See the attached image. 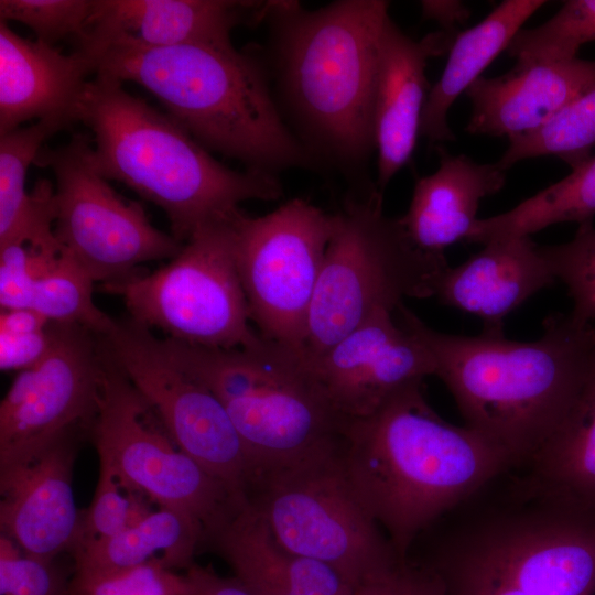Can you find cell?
Instances as JSON below:
<instances>
[{
    "mask_svg": "<svg viewBox=\"0 0 595 595\" xmlns=\"http://www.w3.org/2000/svg\"><path fill=\"white\" fill-rule=\"evenodd\" d=\"M48 561L23 553L7 536L0 537L1 595H68L69 581Z\"/></svg>",
    "mask_w": 595,
    "mask_h": 595,
    "instance_id": "36",
    "label": "cell"
},
{
    "mask_svg": "<svg viewBox=\"0 0 595 595\" xmlns=\"http://www.w3.org/2000/svg\"><path fill=\"white\" fill-rule=\"evenodd\" d=\"M457 33L434 32L416 41L390 15L382 25L374 112L376 187L382 195L392 177L410 161L420 136L430 90L426 62L448 52Z\"/></svg>",
    "mask_w": 595,
    "mask_h": 595,
    "instance_id": "18",
    "label": "cell"
},
{
    "mask_svg": "<svg viewBox=\"0 0 595 595\" xmlns=\"http://www.w3.org/2000/svg\"><path fill=\"white\" fill-rule=\"evenodd\" d=\"M93 63L14 33L0 21V136L31 119L77 122L79 99Z\"/></svg>",
    "mask_w": 595,
    "mask_h": 595,
    "instance_id": "20",
    "label": "cell"
},
{
    "mask_svg": "<svg viewBox=\"0 0 595 595\" xmlns=\"http://www.w3.org/2000/svg\"><path fill=\"white\" fill-rule=\"evenodd\" d=\"M556 280L563 282L573 301L571 314L595 324V227L578 226L567 242L540 246Z\"/></svg>",
    "mask_w": 595,
    "mask_h": 595,
    "instance_id": "33",
    "label": "cell"
},
{
    "mask_svg": "<svg viewBox=\"0 0 595 595\" xmlns=\"http://www.w3.org/2000/svg\"><path fill=\"white\" fill-rule=\"evenodd\" d=\"M52 322L47 326L25 332H0V368L23 370L35 365L52 342Z\"/></svg>",
    "mask_w": 595,
    "mask_h": 595,
    "instance_id": "39",
    "label": "cell"
},
{
    "mask_svg": "<svg viewBox=\"0 0 595 595\" xmlns=\"http://www.w3.org/2000/svg\"><path fill=\"white\" fill-rule=\"evenodd\" d=\"M544 4L543 0H505L476 25L456 34L443 73L429 90L421 118V137L433 143L455 140L447 122L452 105L483 76L524 22Z\"/></svg>",
    "mask_w": 595,
    "mask_h": 595,
    "instance_id": "25",
    "label": "cell"
},
{
    "mask_svg": "<svg viewBox=\"0 0 595 595\" xmlns=\"http://www.w3.org/2000/svg\"><path fill=\"white\" fill-rule=\"evenodd\" d=\"M68 595H192L185 574L153 562L109 573L74 572Z\"/></svg>",
    "mask_w": 595,
    "mask_h": 595,
    "instance_id": "34",
    "label": "cell"
},
{
    "mask_svg": "<svg viewBox=\"0 0 595 595\" xmlns=\"http://www.w3.org/2000/svg\"><path fill=\"white\" fill-rule=\"evenodd\" d=\"M595 41V0H569L548 21L521 29L507 47L516 63L564 61L577 57Z\"/></svg>",
    "mask_w": 595,
    "mask_h": 595,
    "instance_id": "31",
    "label": "cell"
},
{
    "mask_svg": "<svg viewBox=\"0 0 595 595\" xmlns=\"http://www.w3.org/2000/svg\"><path fill=\"white\" fill-rule=\"evenodd\" d=\"M398 323L429 350L465 425L528 464L567 413L595 360V324L552 314L531 342L446 334L400 304Z\"/></svg>",
    "mask_w": 595,
    "mask_h": 595,
    "instance_id": "2",
    "label": "cell"
},
{
    "mask_svg": "<svg viewBox=\"0 0 595 595\" xmlns=\"http://www.w3.org/2000/svg\"><path fill=\"white\" fill-rule=\"evenodd\" d=\"M84 430L71 431L31 458L0 467L1 534L35 558L54 561L77 545L82 511L73 470Z\"/></svg>",
    "mask_w": 595,
    "mask_h": 595,
    "instance_id": "16",
    "label": "cell"
},
{
    "mask_svg": "<svg viewBox=\"0 0 595 595\" xmlns=\"http://www.w3.org/2000/svg\"><path fill=\"white\" fill-rule=\"evenodd\" d=\"M335 214L309 312L304 355L316 357L381 311L407 298L435 296L450 267L444 253L419 248L377 190L349 195Z\"/></svg>",
    "mask_w": 595,
    "mask_h": 595,
    "instance_id": "7",
    "label": "cell"
},
{
    "mask_svg": "<svg viewBox=\"0 0 595 595\" xmlns=\"http://www.w3.org/2000/svg\"><path fill=\"white\" fill-rule=\"evenodd\" d=\"M305 359L331 405L349 419L372 414L402 389L435 375L429 350L389 311Z\"/></svg>",
    "mask_w": 595,
    "mask_h": 595,
    "instance_id": "15",
    "label": "cell"
},
{
    "mask_svg": "<svg viewBox=\"0 0 595 595\" xmlns=\"http://www.w3.org/2000/svg\"><path fill=\"white\" fill-rule=\"evenodd\" d=\"M556 281L530 236L493 239L457 267H448L435 296L483 321V332L502 334L505 317Z\"/></svg>",
    "mask_w": 595,
    "mask_h": 595,
    "instance_id": "21",
    "label": "cell"
},
{
    "mask_svg": "<svg viewBox=\"0 0 595 595\" xmlns=\"http://www.w3.org/2000/svg\"><path fill=\"white\" fill-rule=\"evenodd\" d=\"M162 340L171 358L226 408L251 476L342 439L348 418L331 405L304 354L266 338L257 347L235 349Z\"/></svg>",
    "mask_w": 595,
    "mask_h": 595,
    "instance_id": "6",
    "label": "cell"
},
{
    "mask_svg": "<svg viewBox=\"0 0 595 595\" xmlns=\"http://www.w3.org/2000/svg\"><path fill=\"white\" fill-rule=\"evenodd\" d=\"M234 217L197 230L154 272L100 288L122 299L132 321L166 338L208 348L259 346L264 338L249 325L235 257Z\"/></svg>",
    "mask_w": 595,
    "mask_h": 595,
    "instance_id": "9",
    "label": "cell"
},
{
    "mask_svg": "<svg viewBox=\"0 0 595 595\" xmlns=\"http://www.w3.org/2000/svg\"><path fill=\"white\" fill-rule=\"evenodd\" d=\"M35 281L28 244L0 248L1 311L30 309Z\"/></svg>",
    "mask_w": 595,
    "mask_h": 595,
    "instance_id": "38",
    "label": "cell"
},
{
    "mask_svg": "<svg viewBox=\"0 0 595 595\" xmlns=\"http://www.w3.org/2000/svg\"><path fill=\"white\" fill-rule=\"evenodd\" d=\"M95 74L149 90L208 151L274 175L315 169L316 161L286 125L266 65L234 45L142 48L108 45L84 54Z\"/></svg>",
    "mask_w": 595,
    "mask_h": 595,
    "instance_id": "4",
    "label": "cell"
},
{
    "mask_svg": "<svg viewBox=\"0 0 595 595\" xmlns=\"http://www.w3.org/2000/svg\"><path fill=\"white\" fill-rule=\"evenodd\" d=\"M94 282L68 253L61 250L51 271L35 281L30 309L50 322L76 324L106 335L115 318L95 304Z\"/></svg>",
    "mask_w": 595,
    "mask_h": 595,
    "instance_id": "30",
    "label": "cell"
},
{
    "mask_svg": "<svg viewBox=\"0 0 595 595\" xmlns=\"http://www.w3.org/2000/svg\"><path fill=\"white\" fill-rule=\"evenodd\" d=\"M422 18L439 23L442 31L457 33V28L470 17V10L463 1L423 0L420 2Z\"/></svg>",
    "mask_w": 595,
    "mask_h": 595,
    "instance_id": "41",
    "label": "cell"
},
{
    "mask_svg": "<svg viewBox=\"0 0 595 595\" xmlns=\"http://www.w3.org/2000/svg\"><path fill=\"white\" fill-rule=\"evenodd\" d=\"M523 466L550 493L595 509V360L558 429Z\"/></svg>",
    "mask_w": 595,
    "mask_h": 595,
    "instance_id": "27",
    "label": "cell"
},
{
    "mask_svg": "<svg viewBox=\"0 0 595 595\" xmlns=\"http://www.w3.org/2000/svg\"><path fill=\"white\" fill-rule=\"evenodd\" d=\"M340 452L356 496L401 559L439 518L516 466L476 431L440 416L423 382L368 416L348 418Z\"/></svg>",
    "mask_w": 595,
    "mask_h": 595,
    "instance_id": "3",
    "label": "cell"
},
{
    "mask_svg": "<svg viewBox=\"0 0 595 595\" xmlns=\"http://www.w3.org/2000/svg\"><path fill=\"white\" fill-rule=\"evenodd\" d=\"M445 595H508L502 592L465 583H455L444 586Z\"/></svg>",
    "mask_w": 595,
    "mask_h": 595,
    "instance_id": "42",
    "label": "cell"
},
{
    "mask_svg": "<svg viewBox=\"0 0 595 595\" xmlns=\"http://www.w3.org/2000/svg\"><path fill=\"white\" fill-rule=\"evenodd\" d=\"M68 126L58 120H37L0 136V248L28 244L35 249L60 253L54 235L55 190L48 180L25 188L29 166L44 142Z\"/></svg>",
    "mask_w": 595,
    "mask_h": 595,
    "instance_id": "24",
    "label": "cell"
},
{
    "mask_svg": "<svg viewBox=\"0 0 595 595\" xmlns=\"http://www.w3.org/2000/svg\"><path fill=\"white\" fill-rule=\"evenodd\" d=\"M266 8L267 1L94 0L75 50L87 54L108 45L229 46L231 31L263 21Z\"/></svg>",
    "mask_w": 595,
    "mask_h": 595,
    "instance_id": "17",
    "label": "cell"
},
{
    "mask_svg": "<svg viewBox=\"0 0 595 595\" xmlns=\"http://www.w3.org/2000/svg\"><path fill=\"white\" fill-rule=\"evenodd\" d=\"M204 539V528L196 519L159 507L118 534L74 550V572L109 573L153 562L187 570Z\"/></svg>",
    "mask_w": 595,
    "mask_h": 595,
    "instance_id": "26",
    "label": "cell"
},
{
    "mask_svg": "<svg viewBox=\"0 0 595 595\" xmlns=\"http://www.w3.org/2000/svg\"><path fill=\"white\" fill-rule=\"evenodd\" d=\"M353 595H445L441 577L409 558L354 587Z\"/></svg>",
    "mask_w": 595,
    "mask_h": 595,
    "instance_id": "37",
    "label": "cell"
},
{
    "mask_svg": "<svg viewBox=\"0 0 595 595\" xmlns=\"http://www.w3.org/2000/svg\"><path fill=\"white\" fill-rule=\"evenodd\" d=\"M595 216V155L564 178L522 201L511 209L478 218L466 241L486 244L510 236H530L551 225L592 223Z\"/></svg>",
    "mask_w": 595,
    "mask_h": 595,
    "instance_id": "28",
    "label": "cell"
},
{
    "mask_svg": "<svg viewBox=\"0 0 595 595\" xmlns=\"http://www.w3.org/2000/svg\"><path fill=\"white\" fill-rule=\"evenodd\" d=\"M45 355L19 371L0 403V467L31 458L60 436L90 431L104 376L102 336L52 322Z\"/></svg>",
    "mask_w": 595,
    "mask_h": 595,
    "instance_id": "14",
    "label": "cell"
},
{
    "mask_svg": "<svg viewBox=\"0 0 595 595\" xmlns=\"http://www.w3.org/2000/svg\"><path fill=\"white\" fill-rule=\"evenodd\" d=\"M102 336L118 367L175 444L246 499L251 466L221 401L171 358L161 338L130 317L115 320Z\"/></svg>",
    "mask_w": 595,
    "mask_h": 595,
    "instance_id": "13",
    "label": "cell"
},
{
    "mask_svg": "<svg viewBox=\"0 0 595 595\" xmlns=\"http://www.w3.org/2000/svg\"><path fill=\"white\" fill-rule=\"evenodd\" d=\"M439 167L414 184L407 213L399 217L411 240L422 250L444 249L466 240L477 221L479 203L505 186L498 162L478 163L465 154L439 148Z\"/></svg>",
    "mask_w": 595,
    "mask_h": 595,
    "instance_id": "23",
    "label": "cell"
},
{
    "mask_svg": "<svg viewBox=\"0 0 595 595\" xmlns=\"http://www.w3.org/2000/svg\"><path fill=\"white\" fill-rule=\"evenodd\" d=\"M185 575L192 595H252L236 577H223L212 566L193 563Z\"/></svg>",
    "mask_w": 595,
    "mask_h": 595,
    "instance_id": "40",
    "label": "cell"
},
{
    "mask_svg": "<svg viewBox=\"0 0 595 595\" xmlns=\"http://www.w3.org/2000/svg\"><path fill=\"white\" fill-rule=\"evenodd\" d=\"M76 118L91 131L97 172L160 207L181 244L207 225L231 219L246 201L283 195L277 176L226 166L166 112L113 77L94 74Z\"/></svg>",
    "mask_w": 595,
    "mask_h": 595,
    "instance_id": "5",
    "label": "cell"
},
{
    "mask_svg": "<svg viewBox=\"0 0 595 595\" xmlns=\"http://www.w3.org/2000/svg\"><path fill=\"white\" fill-rule=\"evenodd\" d=\"M340 442L253 473L246 499L280 545L326 564L355 587L402 559L356 496Z\"/></svg>",
    "mask_w": 595,
    "mask_h": 595,
    "instance_id": "8",
    "label": "cell"
},
{
    "mask_svg": "<svg viewBox=\"0 0 595 595\" xmlns=\"http://www.w3.org/2000/svg\"><path fill=\"white\" fill-rule=\"evenodd\" d=\"M99 469L93 500L82 511L80 532L74 550L89 542L109 539L152 511L149 498L125 486L109 466L100 464Z\"/></svg>",
    "mask_w": 595,
    "mask_h": 595,
    "instance_id": "32",
    "label": "cell"
},
{
    "mask_svg": "<svg viewBox=\"0 0 595 595\" xmlns=\"http://www.w3.org/2000/svg\"><path fill=\"white\" fill-rule=\"evenodd\" d=\"M91 151V137L76 132L62 145L43 148L34 161L55 176L54 235L61 249L101 284L126 280L145 262L175 257L183 244L155 228L139 202L109 185Z\"/></svg>",
    "mask_w": 595,
    "mask_h": 595,
    "instance_id": "11",
    "label": "cell"
},
{
    "mask_svg": "<svg viewBox=\"0 0 595 595\" xmlns=\"http://www.w3.org/2000/svg\"><path fill=\"white\" fill-rule=\"evenodd\" d=\"M383 0H338L318 9L268 1L270 74L289 128L316 163L366 188L376 153L374 112Z\"/></svg>",
    "mask_w": 595,
    "mask_h": 595,
    "instance_id": "1",
    "label": "cell"
},
{
    "mask_svg": "<svg viewBox=\"0 0 595 595\" xmlns=\"http://www.w3.org/2000/svg\"><path fill=\"white\" fill-rule=\"evenodd\" d=\"M102 339V385L90 429L99 463L151 502L196 519L204 528L205 543L247 500L175 444Z\"/></svg>",
    "mask_w": 595,
    "mask_h": 595,
    "instance_id": "10",
    "label": "cell"
},
{
    "mask_svg": "<svg viewBox=\"0 0 595 595\" xmlns=\"http://www.w3.org/2000/svg\"><path fill=\"white\" fill-rule=\"evenodd\" d=\"M210 545L252 595H353L335 570L285 550L246 502L214 532Z\"/></svg>",
    "mask_w": 595,
    "mask_h": 595,
    "instance_id": "22",
    "label": "cell"
},
{
    "mask_svg": "<svg viewBox=\"0 0 595 595\" xmlns=\"http://www.w3.org/2000/svg\"><path fill=\"white\" fill-rule=\"evenodd\" d=\"M235 257L259 334L304 354L309 312L335 214L293 198L258 217L232 219Z\"/></svg>",
    "mask_w": 595,
    "mask_h": 595,
    "instance_id": "12",
    "label": "cell"
},
{
    "mask_svg": "<svg viewBox=\"0 0 595 595\" xmlns=\"http://www.w3.org/2000/svg\"><path fill=\"white\" fill-rule=\"evenodd\" d=\"M595 149V85L563 107L537 130L509 139L498 164L508 170L526 159L554 156L572 170Z\"/></svg>",
    "mask_w": 595,
    "mask_h": 595,
    "instance_id": "29",
    "label": "cell"
},
{
    "mask_svg": "<svg viewBox=\"0 0 595 595\" xmlns=\"http://www.w3.org/2000/svg\"><path fill=\"white\" fill-rule=\"evenodd\" d=\"M595 85V60L516 63L508 73L479 77L466 90L472 113L466 132L507 137L537 130Z\"/></svg>",
    "mask_w": 595,
    "mask_h": 595,
    "instance_id": "19",
    "label": "cell"
},
{
    "mask_svg": "<svg viewBox=\"0 0 595 595\" xmlns=\"http://www.w3.org/2000/svg\"><path fill=\"white\" fill-rule=\"evenodd\" d=\"M94 0H1L0 21L29 26L36 40L53 45L83 35Z\"/></svg>",
    "mask_w": 595,
    "mask_h": 595,
    "instance_id": "35",
    "label": "cell"
}]
</instances>
